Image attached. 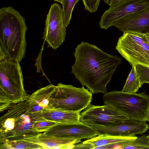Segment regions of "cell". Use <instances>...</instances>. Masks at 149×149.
I'll return each mask as SVG.
<instances>
[{
  "instance_id": "26",
  "label": "cell",
  "mask_w": 149,
  "mask_h": 149,
  "mask_svg": "<svg viewBox=\"0 0 149 149\" xmlns=\"http://www.w3.org/2000/svg\"><path fill=\"white\" fill-rule=\"evenodd\" d=\"M128 0H110L108 5L115 7L120 5Z\"/></svg>"
},
{
  "instance_id": "22",
  "label": "cell",
  "mask_w": 149,
  "mask_h": 149,
  "mask_svg": "<svg viewBox=\"0 0 149 149\" xmlns=\"http://www.w3.org/2000/svg\"><path fill=\"white\" fill-rule=\"evenodd\" d=\"M58 123L52 121L44 120L33 122V127L38 132H44Z\"/></svg>"
},
{
  "instance_id": "24",
  "label": "cell",
  "mask_w": 149,
  "mask_h": 149,
  "mask_svg": "<svg viewBox=\"0 0 149 149\" xmlns=\"http://www.w3.org/2000/svg\"><path fill=\"white\" fill-rule=\"evenodd\" d=\"M14 104L9 99L5 93L0 89V112L9 109Z\"/></svg>"
},
{
  "instance_id": "1",
  "label": "cell",
  "mask_w": 149,
  "mask_h": 149,
  "mask_svg": "<svg viewBox=\"0 0 149 149\" xmlns=\"http://www.w3.org/2000/svg\"><path fill=\"white\" fill-rule=\"evenodd\" d=\"M75 49V61L71 72L82 86H86L92 94H105L107 86L122 58L84 41Z\"/></svg>"
},
{
  "instance_id": "23",
  "label": "cell",
  "mask_w": 149,
  "mask_h": 149,
  "mask_svg": "<svg viewBox=\"0 0 149 149\" xmlns=\"http://www.w3.org/2000/svg\"><path fill=\"white\" fill-rule=\"evenodd\" d=\"M136 72L143 84H149V67L138 64L135 65Z\"/></svg>"
},
{
  "instance_id": "8",
  "label": "cell",
  "mask_w": 149,
  "mask_h": 149,
  "mask_svg": "<svg viewBox=\"0 0 149 149\" xmlns=\"http://www.w3.org/2000/svg\"><path fill=\"white\" fill-rule=\"evenodd\" d=\"M66 31L62 8L58 3H54L47 16L42 39L46 42L48 47L56 50L65 40Z\"/></svg>"
},
{
  "instance_id": "2",
  "label": "cell",
  "mask_w": 149,
  "mask_h": 149,
  "mask_svg": "<svg viewBox=\"0 0 149 149\" xmlns=\"http://www.w3.org/2000/svg\"><path fill=\"white\" fill-rule=\"evenodd\" d=\"M25 19L12 6L0 9V49L6 59L20 63L24 58L27 46Z\"/></svg>"
},
{
  "instance_id": "11",
  "label": "cell",
  "mask_w": 149,
  "mask_h": 149,
  "mask_svg": "<svg viewBox=\"0 0 149 149\" xmlns=\"http://www.w3.org/2000/svg\"><path fill=\"white\" fill-rule=\"evenodd\" d=\"M90 126L96 131L98 135L106 134L121 136L141 135L149 129V125L146 122L130 119L107 126L93 125Z\"/></svg>"
},
{
  "instance_id": "14",
  "label": "cell",
  "mask_w": 149,
  "mask_h": 149,
  "mask_svg": "<svg viewBox=\"0 0 149 149\" xmlns=\"http://www.w3.org/2000/svg\"><path fill=\"white\" fill-rule=\"evenodd\" d=\"M137 137L135 135L121 136L106 134H101L75 144L73 149H123L127 144Z\"/></svg>"
},
{
  "instance_id": "6",
  "label": "cell",
  "mask_w": 149,
  "mask_h": 149,
  "mask_svg": "<svg viewBox=\"0 0 149 149\" xmlns=\"http://www.w3.org/2000/svg\"><path fill=\"white\" fill-rule=\"evenodd\" d=\"M116 49L132 65L149 67V45L145 34L128 31L118 39Z\"/></svg>"
},
{
  "instance_id": "3",
  "label": "cell",
  "mask_w": 149,
  "mask_h": 149,
  "mask_svg": "<svg viewBox=\"0 0 149 149\" xmlns=\"http://www.w3.org/2000/svg\"><path fill=\"white\" fill-rule=\"evenodd\" d=\"M26 100L14 104L0 118V138L9 140L33 137L39 134L27 111Z\"/></svg>"
},
{
  "instance_id": "9",
  "label": "cell",
  "mask_w": 149,
  "mask_h": 149,
  "mask_svg": "<svg viewBox=\"0 0 149 149\" xmlns=\"http://www.w3.org/2000/svg\"><path fill=\"white\" fill-rule=\"evenodd\" d=\"M128 119L124 114L109 105L91 104L80 113L79 120L89 126H107Z\"/></svg>"
},
{
  "instance_id": "20",
  "label": "cell",
  "mask_w": 149,
  "mask_h": 149,
  "mask_svg": "<svg viewBox=\"0 0 149 149\" xmlns=\"http://www.w3.org/2000/svg\"><path fill=\"white\" fill-rule=\"evenodd\" d=\"M79 0H58L62 6V11L64 23L67 27L70 23L72 13L75 5Z\"/></svg>"
},
{
  "instance_id": "5",
  "label": "cell",
  "mask_w": 149,
  "mask_h": 149,
  "mask_svg": "<svg viewBox=\"0 0 149 149\" xmlns=\"http://www.w3.org/2000/svg\"><path fill=\"white\" fill-rule=\"evenodd\" d=\"M49 99V109H58L80 113L91 104L92 93L84 86L81 88L61 83Z\"/></svg>"
},
{
  "instance_id": "25",
  "label": "cell",
  "mask_w": 149,
  "mask_h": 149,
  "mask_svg": "<svg viewBox=\"0 0 149 149\" xmlns=\"http://www.w3.org/2000/svg\"><path fill=\"white\" fill-rule=\"evenodd\" d=\"M86 10L92 13L95 12L99 6L100 0H82Z\"/></svg>"
},
{
  "instance_id": "13",
  "label": "cell",
  "mask_w": 149,
  "mask_h": 149,
  "mask_svg": "<svg viewBox=\"0 0 149 149\" xmlns=\"http://www.w3.org/2000/svg\"><path fill=\"white\" fill-rule=\"evenodd\" d=\"M56 88V86L50 84L26 96L27 111L32 120L36 121L42 118V112L49 109L50 98Z\"/></svg>"
},
{
  "instance_id": "18",
  "label": "cell",
  "mask_w": 149,
  "mask_h": 149,
  "mask_svg": "<svg viewBox=\"0 0 149 149\" xmlns=\"http://www.w3.org/2000/svg\"><path fill=\"white\" fill-rule=\"evenodd\" d=\"M0 149H43L40 145L24 139L9 140L0 138Z\"/></svg>"
},
{
  "instance_id": "21",
  "label": "cell",
  "mask_w": 149,
  "mask_h": 149,
  "mask_svg": "<svg viewBox=\"0 0 149 149\" xmlns=\"http://www.w3.org/2000/svg\"><path fill=\"white\" fill-rule=\"evenodd\" d=\"M123 149H149V140L143 135L127 144Z\"/></svg>"
},
{
  "instance_id": "15",
  "label": "cell",
  "mask_w": 149,
  "mask_h": 149,
  "mask_svg": "<svg viewBox=\"0 0 149 149\" xmlns=\"http://www.w3.org/2000/svg\"><path fill=\"white\" fill-rule=\"evenodd\" d=\"M114 26L123 33L149 34V6L124 17Z\"/></svg>"
},
{
  "instance_id": "7",
  "label": "cell",
  "mask_w": 149,
  "mask_h": 149,
  "mask_svg": "<svg viewBox=\"0 0 149 149\" xmlns=\"http://www.w3.org/2000/svg\"><path fill=\"white\" fill-rule=\"evenodd\" d=\"M23 81L19 62L8 59L0 61V89L14 103L25 100Z\"/></svg>"
},
{
  "instance_id": "29",
  "label": "cell",
  "mask_w": 149,
  "mask_h": 149,
  "mask_svg": "<svg viewBox=\"0 0 149 149\" xmlns=\"http://www.w3.org/2000/svg\"><path fill=\"white\" fill-rule=\"evenodd\" d=\"M146 137L147 139L149 140V135L146 136Z\"/></svg>"
},
{
  "instance_id": "27",
  "label": "cell",
  "mask_w": 149,
  "mask_h": 149,
  "mask_svg": "<svg viewBox=\"0 0 149 149\" xmlns=\"http://www.w3.org/2000/svg\"><path fill=\"white\" fill-rule=\"evenodd\" d=\"M145 36L146 41L149 45V34L148 33L145 34Z\"/></svg>"
},
{
  "instance_id": "28",
  "label": "cell",
  "mask_w": 149,
  "mask_h": 149,
  "mask_svg": "<svg viewBox=\"0 0 149 149\" xmlns=\"http://www.w3.org/2000/svg\"><path fill=\"white\" fill-rule=\"evenodd\" d=\"M103 1L105 3L108 5L110 0H103Z\"/></svg>"
},
{
  "instance_id": "30",
  "label": "cell",
  "mask_w": 149,
  "mask_h": 149,
  "mask_svg": "<svg viewBox=\"0 0 149 149\" xmlns=\"http://www.w3.org/2000/svg\"><path fill=\"white\" fill-rule=\"evenodd\" d=\"M58 0H54V1H58Z\"/></svg>"
},
{
  "instance_id": "4",
  "label": "cell",
  "mask_w": 149,
  "mask_h": 149,
  "mask_svg": "<svg viewBox=\"0 0 149 149\" xmlns=\"http://www.w3.org/2000/svg\"><path fill=\"white\" fill-rule=\"evenodd\" d=\"M145 93V91L139 93L112 91L104 94L103 102L104 104L113 107L129 119L149 122V96Z\"/></svg>"
},
{
  "instance_id": "10",
  "label": "cell",
  "mask_w": 149,
  "mask_h": 149,
  "mask_svg": "<svg viewBox=\"0 0 149 149\" xmlns=\"http://www.w3.org/2000/svg\"><path fill=\"white\" fill-rule=\"evenodd\" d=\"M149 6V0H128L117 6H110L101 16L99 26L107 30L124 17Z\"/></svg>"
},
{
  "instance_id": "16",
  "label": "cell",
  "mask_w": 149,
  "mask_h": 149,
  "mask_svg": "<svg viewBox=\"0 0 149 149\" xmlns=\"http://www.w3.org/2000/svg\"><path fill=\"white\" fill-rule=\"evenodd\" d=\"M23 139L38 144L43 149H73L75 144L81 142V140L48 135L44 132Z\"/></svg>"
},
{
  "instance_id": "19",
  "label": "cell",
  "mask_w": 149,
  "mask_h": 149,
  "mask_svg": "<svg viewBox=\"0 0 149 149\" xmlns=\"http://www.w3.org/2000/svg\"><path fill=\"white\" fill-rule=\"evenodd\" d=\"M132 68L122 91L128 93H136L143 84L136 72L135 65Z\"/></svg>"
},
{
  "instance_id": "12",
  "label": "cell",
  "mask_w": 149,
  "mask_h": 149,
  "mask_svg": "<svg viewBox=\"0 0 149 149\" xmlns=\"http://www.w3.org/2000/svg\"><path fill=\"white\" fill-rule=\"evenodd\" d=\"M44 132L48 135L80 140L88 139L98 135L92 127L80 121L74 123H57Z\"/></svg>"
},
{
  "instance_id": "17",
  "label": "cell",
  "mask_w": 149,
  "mask_h": 149,
  "mask_svg": "<svg viewBox=\"0 0 149 149\" xmlns=\"http://www.w3.org/2000/svg\"><path fill=\"white\" fill-rule=\"evenodd\" d=\"M80 113L61 109H47L42 111L41 117L58 123H74L80 121Z\"/></svg>"
}]
</instances>
